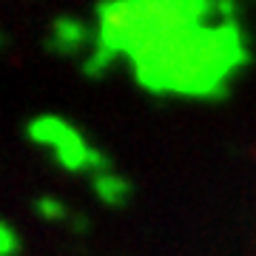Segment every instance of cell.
Instances as JSON below:
<instances>
[{
  "label": "cell",
  "instance_id": "6da1fadb",
  "mask_svg": "<svg viewBox=\"0 0 256 256\" xmlns=\"http://www.w3.org/2000/svg\"><path fill=\"white\" fill-rule=\"evenodd\" d=\"M26 134L37 146H48L54 151V160L68 171H86V160H88V148L86 140L77 134V128L68 126L66 120L43 114L28 122Z\"/></svg>",
  "mask_w": 256,
  "mask_h": 256
},
{
  "label": "cell",
  "instance_id": "7a4b0ae2",
  "mask_svg": "<svg viewBox=\"0 0 256 256\" xmlns=\"http://www.w3.org/2000/svg\"><path fill=\"white\" fill-rule=\"evenodd\" d=\"M92 43V28L86 26L82 20L77 18H60L54 20L52 26V34L46 40L48 52H60V54H68V52H80Z\"/></svg>",
  "mask_w": 256,
  "mask_h": 256
},
{
  "label": "cell",
  "instance_id": "8992f818",
  "mask_svg": "<svg viewBox=\"0 0 256 256\" xmlns=\"http://www.w3.org/2000/svg\"><path fill=\"white\" fill-rule=\"evenodd\" d=\"M68 228H72L74 234H86L92 225H88V220H86V216H68Z\"/></svg>",
  "mask_w": 256,
  "mask_h": 256
},
{
  "label": "cell",
  "instance_id": "3957f363",
  "mask_svg": "<svg viewBox=\"0 0 256 256\" xmlns=\"http://www.w3.org/2000/svg\"><path fill=\"white\" fill-rule=\"evenodd\" d=\"M92 188L97 194V200L106 202L108 208H122L131 200V182L120 174H97L92 176Z\"/></svg>",
  "mask_w": 256,
  "mask_h": 256
},
{
  "label": "cell",
  "instance_id": "277c9868",
  "mask_svg": "<svg viewBox=\"0 0 256 256\" xmlns=\"http://www.w3.org/2000/svg\"><path fill=\"white\" fill-rule=\"evenodd\" d=\"M34 210H37V216H43V220H48V222H57V220H66V216H68L66 205L57 200V196H40V200L34 202Z\"/></svg>",
  "mask_w": 256,
  "mask_h": 256
},
{
  "label": "cell",
  "instance_id": "5b68a950",
  "mask_svg": "<svg viewBox=\"0 0 256 256\" xmlns=\"http://www.w3.org/2000/svg\"><path fill=\"white\" fill-rule=\"evenodd\" d=\"M0 250H3V256H18V250H20V239H18V234H14V228H12L9 222H3L0 225Z\"/></svg>",
  "mask_w": 256,
  "mask_h": 256
}]
</instances>
